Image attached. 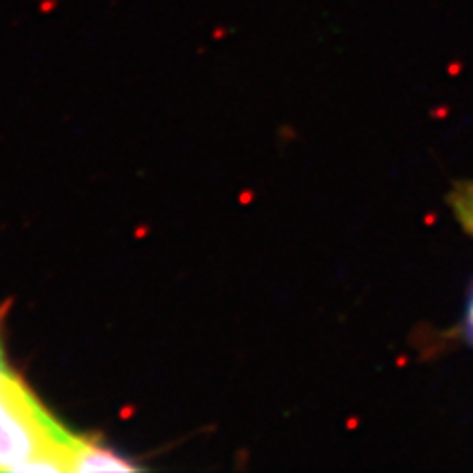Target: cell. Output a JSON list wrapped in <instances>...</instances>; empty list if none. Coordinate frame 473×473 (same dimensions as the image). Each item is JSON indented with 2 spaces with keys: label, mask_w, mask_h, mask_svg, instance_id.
<instances>
[{
  "label": "cell",
  "mask_w": 473,
  "mask_h": 473,
  "mask_svg": "<svg viewBox=\"0 0 473 473\" xmlns=\"http://www.w3.org/2000/svg\"><path fill=\"white\" fill-rule=\"evenodd\" d=\"M137 465L73 434L12 369L0 371V472H135Z\"/></svg>",
  "instance_id": "6da1fadb"
},
{
  "label": "cell",
  "mask_w": 473,
  "mask_h": 473,
  "mask_svg": "<svg viewBox=\"0 0 473 473\" xmlns=\"http://www.w3.org/2000/svg\"><path fill=\"white\" fill-rule=\"evenodd\" d=\"M10 365L8 361H6V357H4V349H2V346H0V371H4V369H8Z\"/></svg>",
  "instance_id": "3957f363"
},
{
  "label": "cell",
  "mask_w": 473,
  "mask_h": 473,
  "mask_svg": "<svg viewBox=\"0 0 473 473\" xmlns=\"http://www.w3.org/2000/svg\"><path fill=\"white\" fill-rule=\"evenodd\" d=\"M455 205H457V213H460L462 223L473 233V191H462V193H457ZM469 329H472L473 334V298L472 306H469Z\"/></svg>",
  "instance_id": "7a4b0ae2"
}]
</instances>
